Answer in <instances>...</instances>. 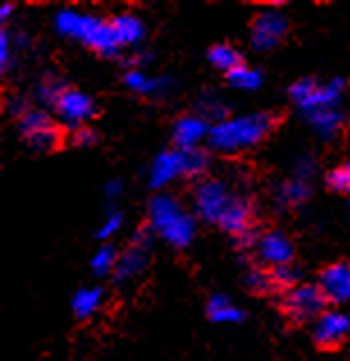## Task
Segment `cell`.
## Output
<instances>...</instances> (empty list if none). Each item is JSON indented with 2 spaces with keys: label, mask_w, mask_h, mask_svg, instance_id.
Here are the masks:
<instances>
[{
  "label": "cell",
  "mask_w": 350,
  "mask_h": 361,
  "mask_svg": "<svg viewBox=\"0 0 350 361\" xmlns=\"http://www.w3.org/2000/svg\"><path fill=\"white\" fill-rule=\"evenodd\" d=\"M275 126V117L270 112H254L236 119H222L211 128L209 145L222 154H239L268 135Z\"/></svg>",
  "instance_id": "1"
},
{
  "label": "cell",
  "mask_w": 350,
  "mask_h": 361,
  "mask_svg": "<svg viewBox=\"0 0 350 361\" xmlns=\"http://www.w3.org/2000/svg\"><path fill=\"white\" fill-rule=\"evenodd\" d=\"M149 222L172 247H186L195 238V217L169 195H156L149 202Z\"/></svg>",
  "instance_id": "2"
},
{
  "label": "cell",
  "mask_w": 350,
  "mask_h": 361,
  "mask_svg": "<svg viewBox=\"0 0 350 361\" xmlns=\"http://www.w3.org/2000/svg\"><path fill=\"white\" fill-rule=\"evenodd\" d=\"M55 27H58L62 35L73 37V39L90 46L92 51L108 55V58L119 53V44L115 39V35H112V25L99 16L80 14V12H73V9H62V12L55 16Z\"/></svg>",
  "instance_id": "3"
},
{
  "label": "cell",
  "mask_w": 350,
  "mask_h": 361,
  "mask_svg": "<svg viewBox=\"0 0 350 361\" xmlns=\"http://www.w3.org/2000/svg\"><path fill=\"white\" fill-rule=\"evenodd\" d=\"M344 80H332L325 87L316 85V80L305 78L298 80L291 87V99L298 103V108L305 112V115H314V112H323V110H337L339 101H342V92H344Z\"/></svg>",
  "instance_id": "4"
},
{
  "label": "cell",
  "mask_w": 350,
  "mask_h": 361,
  "mask_svg": "<svg viewBox=\"0 0 350 361\" xmlns=\"http://www.w3.org/2000/svg\"><path fill=\"white\" fill-rule=\"evenodd\" d=\"M325 304H327V300L318 286H311V283L307 286V283H302V286H296V288L284 293L282 311L296 322H307V320L316 322L325 313Z\"/></svg>",
  "instance_id": "5"
},
{
  "label": "cell",
  "mask_w": 350,
  "mask_h": 361,
  "mask_svg": "<svg viewBox=\"0 0 350 361\" xmlns=\"http://www.w3.org/2000/svg\"><path fill=\"white\" fill-rule=\"evenodd\" d=\"M18 130L35 151H51L60 145V128L42 110H25L18 117Z\"/></svg>",
  "instance_id": "6"
},
{
  "label": "cell",
  "mask_w": 350,
  "mask_h": 361,
  "mask_svg": "<svg viewBox=\"0 0 350 361\" xmlns=\"http://www.w3.org/2000/svg\"><path fill=\"white\" fill-rule=\"evenodd\" d=\"M236 199V195H231V190L227 188L222 180H202L200 185L195 188V208L197 215L206 222L217 224L220 217L227 213V208L231 206V202Z\"/></svg>",
  "instance_id": "7"
},
{
  "label": "cell",
  "mask_w": 350,
  "mask_h": 361,
  "mask_svg": "<svg viewBox=\"0 0 350 361\" xmlns=\"http://www.w3.org/2000/svg\"><path fill=\"white\" fill-rule=\"evenodd\" d=\"M286 32H289L286 16L282 12H275V9H266V12H261L254 18L250 39L257 51H270L286 37Z\"/></svg>",
  "instance_id": "8"
},
{
  "label": "cell",
  "mask_w": 350,
  "mask_h": 361,
  "mask_svg": "<svg viewBox=\"0 0 350 361\" xmlns=\"http://www.w3.org/2000/svg\"><path fill=\"white\" fill-rule=\"evenodd\" d=\"M257 252L261 263H266L268 268H284V265H291L293 261V243L289 240L286 233L282 231H268L263 233L261 238L257 240Z\"/></svg>",
  "instance_id": "9"
},
{
  "label": "cell",
  "mask_w": 350,
  "mask_h": 361,
  "mask_svg": "<svg viewBox=\"0 0 350 361\" xmlns=\"http://www.w3.org/2000/svg\"><path fill=\"white\" fill-rule=\"evenodd\" d=\"M55 110L67 126L80 128L94 115V101L78 90H67L55 103Z\"/></svg>",
  "instance_id": "10"
},
{
  "label": "cell",
  "mask_w": 350,
  "mask_h": 361,
  "mask_svg": "<svg viewBox=\"0 0 350 361\" xmlns=\"http://www.w3.org/2000/svg\"><path fill=\"white\" fill-rule=\"evenodd\" d=\"M320 293L327 302H350V263H332L318 274Z\"/></svg>",
  "instance_id": "11"
},
{
  "label": "cell",
  "mask_w": 350,
  "mask_h": 361,
  "mask_svg": "<svg viewBox=\"0 0 350 361\" xmlns=\"http://www.w3.org/2000/svg\"><path fill=\"white\" fill-rule=\"evenodd\" d=\"M350 334V316L342 311H325L314 322V341L320 348H334Z\"/></svg>",
  "instance_id": "12"
},
{
  "label": "cell",
  "mask_w": 350,
  "mask_h": 361,
  "mask_svg": "<svg viewBox=\"0 0 350 361\" xmlns=\"http://www.w3.org/2000/svg\"><path fill=\"white\" fill-rule=\"evenodd\" d=\"M179 176H186L183 172V158H181V151H163L160 156H156V160L151 163L149 169V185L158 190V188H165L167 183H172L174 178Z\"/></svg>",
  "instance_id": "13"
},
{
  "label": "cell",
  "mask_w": 350,
  "mask_h": 361,
  "mask_svg": "<svg viewBox=\"0 0 350 361\" xmlns=\"http://www.w3.org/2000/svg\"><path fill=\"white\" fill-rule=\"evenodd\" d=\"M147 259H149V238L147 233H138L133 243L128 245V250L119 256V263H117V279H131L140 274L145 270L147 265Z\"/></svg>",
  "instance_id": "14"
},
{
  "label": "cell",
  "mask_w": 350,
  "mask_h": 361,
  "mask_svg": "<svg viewBox=\"0 0 350 361\" xmlns=\"http://www.w3.org/2000/svg\"><path fill=\"white\" fill-rule=\"evenodd\" d=\"M211 135V128L206 126L204 117L188 115L174 123V142L179 149H197L202 140Z\"/></svg>",
  "instance_id": "15"
},
{
  "label": "cell",
  "mask_w": 350,
  "mask_h": 361,
  "mask_svg": "<svg viewBox=\"0 0 350 361\" xmlns=\"http://www.w3.org/2000/svg\"><path fill=\"white\" fill-rule=\"evenodd\" d=\"M220 229H224L227 233H231L234 238H241V235L252 231V208L245 202L243 197L236 195V199L231 202V206L227 208V213L220 217Z\"/></svg>",
  "instance_id": "16"
},
{
  "label": "cell",
  "mask_w": 350,
  "mask_h": 361,
  "mask_svg": "<svg viewBox=\"0 0 350 361\" xmlns=\"http://www.w3.org/2000/svg\"><path fill=\"white\" fill-rule=\"evenodd\" d=\"M110 25H112V35H115L119 46L138 44L142 37H145V23L133 14H119L112 18Z\"/></svg>",
  "instance_id": "17"
},
{
  "label": "cell",
  "mask_w": 350,
  "mask_h": 361,
  "mask_svg": "<svg viewBox=\"0 0 350 361\" xmlns=\"http://www.w3.org/2000/svg\"><path fill=\"white\" fill-rule=\"evenodd\" d=\"M309 197V185L305 180V172H298L296 178L286 180V183H282L279 190H277V202L282 206H298L302 204L305 199Z\"/></svg>",
  "instance_id": "18"
},
{
  "label": "cell",
  "mask_w": 350,
  "mask_h": 361,
  "mask_svg": "<svg viewBox=\"0 0 350 361\" xmlns=\"http://www.w3.org/2000/svg\"><path fill=\"white\" fill-rule=\"evenodd\" d=\"M103 304L101 288H80L71 300V309L78 318H92Z\"/></svg>",
  "instance_id": "19"
},
{
  "label": "cell",
  "mask_w": 350,
  "mask_h": 361,
  "mask_svg": "<svg viewBox=\"0 0 350 361\" xmlns=\"http://www.w3.org/2000/svg\"><path fill=\"white\" fill-rule=\"evenodd\" d=\"M206 311H209V318L213 322H241L243 320V311L227 295H213L209 300Z\"/></svg>",
  "instance_id": "20"
},
{
  "label": "cell",
  "mask_w": 350,
  "mask_h": 361,
  "mask_svg": "<svg viewBox=\"0 0 350 361\" xmlns=\"http://www.w3.org/2000/svg\"><path fill=\"white\" fill-rule=\"evenodd\" d=\"M209 62L215 66V69H220L224 73H229V71L236 69V66L243 64L241 53L229 44H215L213 49L209 51Z\"/></svg>",
  "instance_id": "21"
},
{
  "label": "cell",
  "mask_w": 350,
  "mask_h": 361,
  "mask_svg": "<svg viewBox=\"0 0 350 361\" xmlns=\"http://www.w3.org/2000/svg\"><path fill=\"white\" fill-rule=\"evenodd\" d=\"M227 80H229V85H231V87H236V90L252 92V90H259L261 87L263 75H261V71L252 69V66L241 64V66H236L234 71L227 73Z\"/></svg>",
  "instance_id": "22"
},
{
  "label": "cell",
  "mask_w": 350,
  "mask_h": 361,
  "mask_svg": "<svg viewBox=\"0 0 350 361\" xmlns=\"http://www.w3.org/2000/svg\"><path fill=\"white\" fill-rule=\"evenodd\" d=\"M181 151V158H183V172L186 176H200L206 172L209 167V154L197 147V149H179Z\"/></svg>",
  "instance_id": "23"
},
{
  "label": "cell",
  "mask_w": 350,
  "mask_h": 361,
  "mask_svg": "<svg viewBox=\"0 0 350 361\" xmlns=\"http://www.w3.org/2000/svg\"><path fill=\"white\" fill-rule=\"evenodd\" d=\"M117 263H119L117 252L112 250L110 245H103L97 250V254L92 256V272L99 274V277H106V274L117 270Z\"/></svg>",
  "instance_id": "24"
},
{
  "label": "cell",
  "mask_w": 350,
  "mask_h": 361,
  "mask_svg": "<svg viewBox=\"0 0 350 361\" xmlns=\"http://www.w3.org/2000/svg\"><path fill=\"white\" fill-rule=\"evenodd\" d=\"M124 82H126V87H128V90H133V92H138V94H151V92L160 90V80L149 78V75H147L145 71H140V69L128 71Z\"/></svg>",
  "instance_id": "25"
},
{
  "label": "cell",
  "mask_w": 350,
  "mask_h": 361,
  "mask_svg": "<svg viewBox=\"0 0 350 361\" xmlns=\"http://www.w3.org/2000/svg\"><path fill=\"white\" fill-rule=\"evenodd\" d=\"M270 281H272V290H291L296 288L298 283V270L293 265H284V268H272L270 270Z\"/></svg>",
  "instance_id": "26"
},
{
  "label": "cell",
  "mask_w": 350,
  "mask_h": 361,
  "mask_svg": "<svg viewBox=\"0 0 350 361\" xmlns=\"http://www.w3.org/2000/svg\"><path fill=\"white\" fill-rule=\"evenodd\" d=\"M330 185L337 192H344V195H350V163H344L339 165L337 169H332V174H330Z\"/></svg>",
  "instance_id": "27"
},
{
  "label": "cell",
  "mask_w": 350,
  "mask_h": 361,
  "mask_svg": "<svg viewBox=\"0 0 350 361\" xmlns=\"http://www.w3.org/2000/svg\"><path fill=\"white\" fill-rule=\"evenodd\" d=\"M248 286L254 290V293H266V290H272V281H270V270H252L248 277Z\"/></svg>",
  "instance_id": "28"
},
{
  "label": "cell",
  "mask_w": 350,
  "mask_h": 361,
  "mask_svg": "<svg viewBox=\"0 0 350 361\" xmlns=\"http://www.w3.org/2000/svg\"><path fill=\"white\" fill-rule=\"evenodd\" d=\"M67 92V87L64 85H60V82H42L40 85V99L44 101V103H58V99L62 97V94Z\"/></svg>",
  "instance_id": "29"
},
{
  "label": "cell",
  "mask_w": 350,
  "mask_h": 361,
  "mask_svg": "<svg viewBox=\"0 0 350 361\" xmlns=\"http://www.w3.org/2000/svg\"><path fill=\"white\" fill-rule=\"evenodd\" d=\"M121 222H124V217H121V213H110L106 217V222L101 224L99 229V238H110V235H115L119 229H121Z\"/></svg>",
  "instance_id": "30"
},
{
  "label": "cell",
  "mask_w": 350,
  "mask_h": 361,
  "mask_svg": "<svg viewBox=\"0 0 350 361\" xmlns=\"http://www.w3.org/2000/svg\"><path fill=\"white\" fill-rule=\"evenodd\" d=\"M71 142L76 147H92L94 142H97V135H94V130L88 128V126H80V128H73L71 133Z\"/></svg>",
  "instance_id": "31"
},
{
  "label": "cell",
  "mask_w": 350,
  "mask_h": 361,
  "mask_svg": "<svg viewBox=\"0 0 350 361\" xmlns=\"http://www.w3.org/2000/svg\"><path fill=\"white\" fill-rule=\"evenodd\" d=\"M0 66H3V69L9 66V37H7V32L0 35Z\"/></svg>",
  "instance_id": "32"
},
{
  "label": "cell",
  "mask_w": 350,
  "mask_h": 361,
  "mask_svg": "<svg viewBox=\"0 0 350 361\" xmlns=\"http://www.w3.org/2000/svg\"><path fill=\"white\" fill-rule=\"evenodd\" d=\"M121 190H124V183L117 180V178H112V180H108V183H106V195L108 197H119Z\"/></svg>",
  "instance_id": "33"
},
{
  "label": "cell",
  "mask_w": 350,
  "mask_h": 361,
  "mask_svg": "<svg viewBox=\"0 0 350 361\" xmlns=\"http://www.w3.org/2000/svg\"><path fill=\"white\" fill-rule=\"evenodd\" d=\"M9 12H12V5H3V9H0V18L5 21V18L9 16Z\"/></svg>",
  "instance_id": "34"
}]
</instances>
